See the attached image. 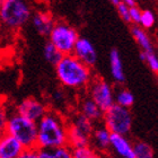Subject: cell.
Listing matches in <instances>:
<instances>
[{"instance_id": "ba28073f", "label": "cell", "mask_w": 158, "mask_h": 158, "mask_svg": "<svg viewBox=\"0 0 158 158\" xmlns=\"http://www.w3.org/2000/svg\"><path fill=\"white\" fill-rule=\"evenodd\" d=\"M15 112L34 123H37L46 114L48 107L40 99L34 97H26L17 104Z\"/></svg>"}, {"instance_id": "d6986e66", "label": "cell", "mask_w": 158, "mask_h": 158, "mask_svg": "<svg viewBox=\"0 0 158 158\" xmlns=\"http://www.w3.org/2000/svg\"><path fill=\"white\" fill-rule=\"evenodd\" d=\"M43 56H44V59H45L50 64H52V66H54V67L59 63V61L62 59V56H63L49 41L44 44V48H43Z\"/></svg>"}, {"instance_id": "9c48e42d", "label": "cell", "mask_w": 158, "mask_h": 158, "mask_svg": "<svg viewBox=\"0 0 158 158\" xmlns=\"http://www.w3.org/2000/svg\"><path fill=\"white\" fill-rule=\"evenodd\" d=\"M73 54L88 68H92L97 62V52L93 43L86 37H79L77 40Z\"/></svg>"}, {"instance_id": "3957f363", "label": "cell", "mask_w": 158, "mask_h": 158, "mask_svg": "<svg viewBox=\"0 0 158 158\" xmlns=\"http://www.w3.org/2000/svg\"><path fill=\"white\" fill-rule=\"evenodd\" d=\"M32 16V8L23 0L0 1V24L9 30H19Z\"/></svg>"}, {"instance_id": "e0dca14e", "label": "cell", "mask_w": 158, "mask_h": 158, "mask_svg": "<svg viewBox=\"0 0 158 158\" xmlns=\"http://www.w3.org/2000/svg\"><path fill=\"white\" fill-rule=\"evenodd\" d=\"M39 158H73L71 149L66 146L56 149H37Z\"/></svg>"}, {"instance_id": "6da1fadb", "label": "cell", "mask_w": 158, "mask_h": 158, "mask_svg": "<svg viewBox=\"0 0 158 158\" xmlns=\"http://www.w3.org/2000/svg\"><path fill=\"white\" fill-rule=\"evenodd\" d=\"M68 146L67 123L54 111H48L37 122V149H56Z\"/></svg>"}, {"instance_id": "ac0fdd59", "label": "cell", "mask_w": 158, "mask_h": 158, "mask_svg": "<svg viewBox=\"0 0 158 158\" xmlns=\"http://www.w3.org/2000/svg\"><path fill=\"white\" fill-rule=\"evenodd\" d=\"M70 125L75 127L76 129H78L79 131H81L82 133L87 135L88 137L92 138L93 131H94V124H93L92 121H89L88 118H85L82 114H77L73 120L70 122Z\"/></svg>"}, {"instance_id": "9a60e30c", "label": "cell", "mask_w": 158, "mask_h": 158, "mask_svg": "<svg viewBox=\"0 0 158 158\" xmlns=\"http://www.w3.org/2000/svg\"><path fill=\"white\" fill-rule=\"evenodd\" d=\"M110 64H111V73H112L113 79L116 82H123L125 80L124 71L122 67V61L120 53L116 49L111 50L110 53Z\"/></svg>"}, {"instance_id": "f1b7e54d", "label": "cell", "mask_w": 158, "mask_h": 158, "mask_svg": "<svg viewBox=\"0 0 158 158\" xmlns=\"http://www.w3.org/2000/svg\"><path fill=\"white\" fill-rule=\"evenodd\" d=\"M123 2H124L125 5H127V7H129V8L135 6V1H133V0H124Z\"/></svg>"}, {"instance_id": "52a82bcc", "label": "cell", "mask_w": 158, "mask_h": 158, "mask_svg": "<svg viewBox=\"0 0 158 158\" xmlns=\"http://www.w3.org/2000/svg\"><path fill=\"white\" fill-rule=\"evenodd\" d=\"M89 98L98 106L103 113L106 112L115 104L112 87L103 79H95L90 81Z\"/></svg>"}, {"instance_id": "30bf717a", "label": "cell", "mask_w": 158, "mask_h": 158, "mask_svg": "<svg viewBox=\"0 0 158 158\" xmlns=\"http://www.w3.org/2000/svg\"><path fill=\"white\" fill-rule=\"evenodd\" d=\"M31 23L33 25L34 30L42 36H49L52 31L56 20L53 18L52 14L46 9H39L32 13Z\"/></svg>"}, {"instance_id": "603a6c76", "label": "cell", "mask_w": 158, "mask_h": 158, "mask_svg": "<svg viewBox=\"0 0 158 158\" xmlns=\"http://www.w3.org/2000/svg\"><path fill=\"white\" fill-rule=\"evenodd\" d=\"M140 59L148 63L149 68L155 73H158V56L154 52H141Z\"/></svg>"}, {"instance_id": "2e32d148", "label": "cell", "mask_w": 158, "mask_h": 158, "mask_svg": "<svg viewBox=\"0 0 158 158\" xmlns=\"http://www.w3.org/2000/svg\"><path fill=\"white\" fill-rule=\"evenodd\" d=\"M131 34L132 36L135 37V41H137V43L140 45V48L142 49V52H154L152 41H150L147 33L142 30L141 27L133 26L131 28Z\"/></svg>"}, {"instance_id": "7c38bea8", "label": "cell", "mask_w": 158, "mask_h": 158, "mask_svg": "<svg viewBox=\"0 0 158 158\" xmlns=\"http://www.w3.org/2000/svg\"><path fill=\"white\" fill-rule=\"evenodd\" d=\"M110 146L113 148V150L123 158H135L133 152V147L129 142V140L124 135H114L111 133L110 139Z\"/></svg>"}, {"instance_id": "277c9868", "label": "cell", "mask_w": 158, "mask_h": 158, "mask_svg": "<svg viewBox=\"0 0 158 158\" xmlns=\"http://www.w3.org/2000/svg\"><path fill=\"white\" fill-rule=\"evenodd\" d=\"M6 132L16 139L24 149L36 148L37 123H34L20 116L16 112H13L8 116Z\"/></svg>"}, {"instance_id": "7a4b0ae2", "label": "cell", "mask_w": 158, "mask_h": 158, "mask_svg": "<svg viewBox=\"0 0 158 158\" xmlns=\"http://www.w3.org/2000/svg\"><path fill=\"white\" fill-rule=\"evenodd\" d=\"M56 75L61 85L71 89L86 87L92 81L90 68L80 62L73 54L62 56L56 66Z\"/></svg>"}, {"instance_id": "83f0119b", "label": "cell", "mask_w": 158, "mask_h": 158, "mask_svg": "<svg viewBox=\"0 0 158 158\" xmlns=\"http://www.w3.org/2000/svg\"><path fill=\"white\" fill-rule=\"evenodd\" d=\"M18 158H39V150L35 149H25Z\"/></svg>"}, {"instance_id": "cb8c5ba5", "label": "cell", "mask_w": 158, "mask_h": 158, "mask_svg": "<svg viewBox=\"0 0 158 158\" xmlns=\"http://www.w3.org/2000/svg\"><path fill=\"white\" fill-rule=\"evenodd\" d=\"M156 23V17L152 10L146 9L141 11V17H140V25L145 28H152Z\"/></svg>"}, {"instance_id": "8fae6325", "label": "cell", "mask_w": 158, "mask_h": 158, "mask_svg": "<svg viewBox=\"0 0 158 158\" xmlns=\"http://www.w3.org/2000/svg\"><path fill=\"white\" fill-rule=\"evenodd\" d=\"M25 149L8 133L0 135V158H18Z\"/></svg>"}, {"instance_id": "5b68a950", "label": "cell", "mask_w": 158, "mask_h": 158, "mask_svg": "<svg viewBox=\"0 0 158 158\" xmlns=\"http://www.w3.org/2000/svg\"><path fill=\"white\" fill-rule=\"evenodd\" d=\"M79 39L76 28L66 22H56L49 35V42L59 51L62 56L73 54V48Z\"/></svg>"}, {"instance_id": "5bb4252c", "label": "cell", "mask_w": 158, "mask_h": 158, "mask_svg": "<svg viewBox=\"0 0 158 158\" xmlns=\"http://www.w3.org/2000/svg\"><path fill=\"white\" fill-rule=\"evenodd\" d=\"M93 142L95 146V150H106L110 147V139H111V132L105 127H99L94 129L92 135Z\"/></svg>"}, {"instance_id": "4fadbf2b", "label": "cell", "mask_w": 158, "mask_h": 158, "mask_svg": "<svg viewBox=\"0 0 158 158\" xmlns=\"http://www.w3.org/2000/svg\"><path fill=\"white\" fill-rule=\"evenodd\" d=\"M80 114H82L85 118H88L89 121L95 122L103 118L104 113L89 97H86L80 103Z\"/></svg>"}, {"instance_id": "ffe728a7", "label": "cell", "mask_w": 158, "mask_h": 158, "mask_svg": "<svg viewBox=\"0 0 158 158\" xmlns=\"http://www.w3.org/2000/svg\"><path fill=\"white\" fill-rule=\"evenodd\" d=\"M132 147L135 158H154V149L147 142H135Z\"/></svg>"}, {"instance_id": "d4e9b609", "label": "cell", "mask_w": 158, "mask_h": 158, "mask_svg": "<svg viewBox=\"0 0 158 158\" xmlns=\"http://www.w3.org/2000/svg\"><path fill=\"white\" fill-rule=\"evenodd\" d=\"M8 113L7 110L5 109V106L0 105V135L6 133V128H7V121H8Z\"/></svg>"}, {"instance_id": "4316f807", "label": "cell", "mask_w": 158, "mask_h": 158, "mask_svg": "<svg viewBox=\"0 0 158 158\" xmlns=\"http://www.w3.org/2000/svg\"><path fill=\"white\" fill-rule=\"evenodd\" d=\"M129 16H130L131 23L139 24L140 23V17H141V10L137 6L131 7V8H129Z\"/></svg>"}, {"instance_id": "7402d4cb", "label": "cell", "mask_w": 158, "mask_h": 158, "mask_svg": "<svg viewBox=\"0 0 158 158\" xmlns=\"http://www.w3.org/2000/svg\"><path fill=\"white\" fill-rule=\"evenodd\" d=\"M73 158H101L99 154L90 146L71 149Z\"/></svg>"}, {"instance_id": "f546056e", "label": "cell", "mask_w": 158, "mask_h": 158, "mask_svg": "<svg viewBox=\"0 0 158 158\" xmlns=\"http://www.w3.org/2000/svg\"><path fill=\"white\" fill-rule=\"evenodd\" d=\"M111 2L113 3V5H114V6H118V5H120V3H121V1H120V0H112V1H111Z\"/></svg>"}, {"instance_id": "484cf974", "label": "cell", "mask_w": 158, "mask_h": 158, "mask_svg": "<svg viewBox=\"0 0 158 158\" xmlns=\"http://www.w3.org/2000/svg\"><path fill=\"white\" fill-rule=\"evenodd\" d=\"M116 9H118V13L122 19L127 23H131L130 16H129V7H127V5L123 1H121V3L118 6H116Z\"/></svg>"}, {"instance_id": "8992f818", "label": "cell", "mask_w": 158, "mask_h": 158, "mask_svg": "<svg viewBox=\"0 0 158 158\" xmlns=\"http://www.w3.org/2000/svg\"><path fill=\"white\" fill-rule=\"evenodd\" d=\"M104 127L111 133L124 135H128L132 127V116L128 109L114 104L103 114Z\"/></svg>"}, {"instance_id": "44dd1931", "label": "cell", "mask_w": 158, "mask_h": 158, "mask_svg": "<svg viewBox=\"0 0 158 158\" xmlns=\"http://www.w3.org/2000/svg\"><path fill=\"white\" fill-rule=\"evenodd\" d=\"M115 101V104L129 110V107H131L133 105V103H135V96H133V94L131 92H129L127 89H122L116 94Z\"/></svg>"}]
</instances>
